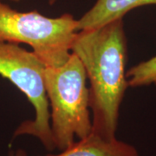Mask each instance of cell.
Segmentation results:
<instances>
[{"mask_svg":"<svg viewBox=\"0 0 156 156\" xmlns=\"http://www.w3.org/2000/svg\"><path fill=\"white\" fill-rule=\"evenodd\" d=\"M127 80L131 88L156 86V56L133 66L127 72Z\"/></svg>","mask_w":156,"mask_h":156,"instance_id":"52a82bcc","label":"cell"},{"mask_svg":"<svg viewBox=\"0 0 156 156\" xmlns=\"http://www.w3.org/2000/svg\"><path fill=\"white\" fill-rule=\"evenodd\" d=\"M86 73L71 53L60 67H46L44 84L50 106V128L56 149L62 151L92 132Z\"/></svg>","mask_w":156,"mask_h":156,"instance_id":"7a4b0ae2","label":"cell"},{"mask_svg":"<svg viewBox=\"0 0 156 156\" xmlns=\"http://www.w3.org/2000/svg\"><path fill=\"white\" fill-rule=\"evenodd\" d=\"M145 5H156V0H96L93 6L77 19V31L91 30L115 21Z\"/></svg>","mask_w":156,"mask_h":156,"instance_id":"5b68a950","label":"cell"},{"mask_svg":"<svg viewBox=\"0 0 156 156\" xmlns=\"http://www.w3.org/2000/svg\"><path fill=\"white\" fill-rule=\"evenodd\" d=\"M45 66L34 54L17 44L0 42V76L9 80L35 109V118L23 122L14 137L30 135L40 140L48 151L56 149L50 128L49 101L44 84Z\"/></svg>","mask_w":156,"mask_h":156,"instance_id":"277c9868","label":"cell"},{"mask_svg":"<svg viewBox=\"0 0 156 156\" xmlns=\"http://www.w3.org/2000/svg\"><path fill=\"white\" fill-rule=\"evenodd\" d=\"M10 1H13V2H19V1H21V0H10Z\"/></svg>","mask_w":156,"mask_h":156,"instance_id":"30bf717a","label":"cell"},{"mask_svg":"<svg viewBox=\"0 0 156 156\" xmlns=\"http://www.w3.org/2000/svg\"><path fill=\"white\" fill-rule=\"evenodd\" d=\"M37 156H139L134 146L117 138L111 140L101 139L92 133L78 140L59 154Z\"/></svg>","mask_w":156,"mask_h":156,"instance_id":"8992f818","label":"cell"},{"mask_svg":"<svg viewBox=\"0 0 156 156\" xmlns=\"http://www.w3.org/2000/svg\"><path fill=\"white\" fill-rule=\"evenodd\" d=\"M11 156H27V153L23 149H18Z\"/></svg>","mask_w":156,"mask_h":156,"instance_id":"ba28073f","label":"cell"},{"mask_svg":"<svg viewBox=\"0 0 156 156\" xmlns=\"http://www.w3.org/2000/svg\"><path fill=\"white\" fill-rule=\"evenodd\" d=\"M76 32L77 19L71 14L50 17L17 11L0 0V42L30 46L46 67H60L69 60Z\"/></svg>","mask_w":156,"mask_h":156,"instance_id":"3957f363","label":"cell"},{"mask_svg":"<svg viewBox=\"0 0 156 156\" xmlns=\"http://www.w3.org/2000/svg\"><path fill=\"white\" fill-rule=\"evenodd\" d=\"M48 1H49V5H55L56 0H48Z\"/></svg>","mask_w":156,"mask_h":156,"instance_id":"9c48e42d","label":"cell"},{"mask_svg":"<svg viewBox=\"0 0 156 156\" xmlns=\"http://www.w3.org/2000/svg\"><path fill=\"white\" fill-rule=\"evenodd\" d=\"M71 53L83 63L89 82L91 133L107 140L115 139L120 108L128 87L123 18L98 28L77 31Z\"/></svg>","mask_w":156,"mask_h":156,"instance_id":"6da1fadb","label":"cell"}]
</instances>
